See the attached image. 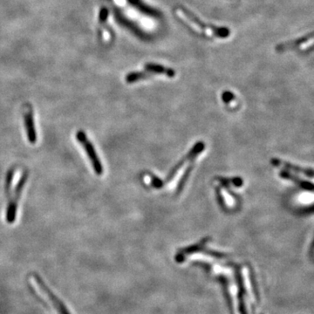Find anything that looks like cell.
I'll list each match as a JSON object with an SVG mask.
<instances>
[{
	"instance_id": "obj_1",
	"label": "cell",
	"mask_w": 314,
	"mask_h": 314,
	"mask_svg": "<svg viewBox=\"0 0 314 314\" xmlns=\"http://www.w3.org/2000/svg\"><path fill=\"white\" fill-rule=\"evenodd\" d=\"M175 16L181 19L182 21L191 26L193 30L200 34H204V36L210 38H225L229 37L230 31L227 27L213 26L209 25L202 21L195 14L191 13L190 10L183 7L177 6L174 8Z\"/></svg>"
},
{
	"instance_id": "obj_2",
	"label": "cell",
	"mask_w": 314,
	"mask_h": 314,
	"mask_svg": "<svg viewBox=\"0 0 314 314\" xmlns=\"http://www.w3.org/2000/svg\"><path fill=\"white\" fill-rule=\"evenodd\" d=\"M30 283L32 286L37 293L42 296L45 299L51 304L59 314H70L68 308L60 301V298L55 296L50 289L47 287V284L36 274H33L30 277Z\"/></svg>"
},
{
	"instance_id": "obj_3",
	"label": "cell",
	"mask_w": 314,
	"mask_h": 314,
	"mask_svg": "<svg viewBox=\"0 0 314 314\" xmlns=\"http://www.w3.org/2000/svg\"><path fill=\"white\" fill-rule=\"evenodd\" d=\"M76 139L85 149L87 155L89 158L92 166L94 168V172L98 175H102L103 174V166H102L101 160L94 149V145L88 140L85 132L82 131V130L77 132Z\"/></svg>"
},
{
	"instance_id": "obj_4",
	"label": "cell",
	"mask_w": 314,
	"mask_h": 314,
	"mask_svg": "<svg viewBox=\"0 0 314 314\" xmlns=\"http://www.w3.org/2000/svg\"><path fill=\"white\" fill-rule=\"evenodd\" d=\"M314 45V34L311 33L302 38H297L293 41L282 43L276 47V51L278 52H284L292 51L297 49L306 50L308 48H312Z\"/></svg>"
},
{
	"instance_id": "obj_5",
	"label": "cell",
	"mask_w": 314,
	"mask_h": 314,
	"mask_svg": "<svg viewBox=\"0 0 314 314\" xmlns=\"http://www.w3.org/2000/svg\"><path fill=\"white\" fill-rule=\"evenodd\" d=\"M204 149H205V145H204V142L202 141H199L197 142L196 144L194 145V147L191 149V151L183 157V159L181 161H179L178 163L176 165L174 166V168L172 170H170V174L167 176V178L164 180V181H161L160 183V186L161 188L166 184V183H170V181L172 179L174 178V175L175 174L178 172V170L183 167L187 161H191L192 159L195 158V157H197L202 151H204Z\"/></svg>"
},
{
	"instance_id": "obj_6",
	"label": "cell",
	"mask_w": 314,
	"mask_h": 314,
	"mask_svg": "<svg viewBox=\"0 0 314 314\" xmlns=\"http://www.w3.org/2000/svg\"><path fill=\"white\" fill-rule=\"evenodd\" d=\"M24 122L26 128V135L29 142L32 144H35L37 141V132L34 124V114L33 110L29 109L26 111L24 115Z\"/></svg>"
},
{
	"instance_id": "obj_7",
	"label": "cell",
	"mask_w": 314,
	"mask_h": 314,
	"mask_svg": "<svg viewBox=\"0 0 314 314\" xmlns=\"http://www.w3.org/2000/svg\"><path fill=\"white\" fill-rule=\"evenodd\" d=\"M271 162L274 166H277V167L282 166V167H284V169H286V170H293V171L297 172V173H302V174H304L305 175L309 176L311 178L314 176V170H312V169H304V168L298 167V166L293 165V164H291L289 162L283 161L280 159H277V158L272 159Z\"/></svg>"
},
{
	"instance_id": "obj_8",
	"label": "cell",
	"mask_w": 314,
	"mask_h": 314,
	"mask_svg": "<svg viewBox=\"0 0 314 314\" xmlns=\"http://www.w3.org/2000/svg\"><path fill=\"white\" fill-rule=\"evenodd\" d=\"M144 71L154 74H164L170 78H174L175 76V71L172 68H165L161 65L157 64H146L144 67Z\"/></svg>"
},
{
	"instance_id": "obj_9",
	"label": "cell",
	"mask_w": 314,
	"mask_h": 314,
	"mask_svg": "<svg viewBox=\"0 0 314 314\" xmlns=\"http://www.w3.org/2000/svg\"><path fill=\"white\" fill-rule=\"evenodd\" d=\"M279 176H280L281 178L293 181V183H296V184L298 185L299 187H301L302 189H304V190H306V191H314V184H313V183H309V182H306L305 180H302V179L299 178V177H297L296 175L291 174V173L288 172V171L282 170L280 173H279Z\"/></svg>"
},
{
	"instance_id": "obj_10",
	"label": "cell",
	"mask_w": 314,
	"mask_h": 314,
	"mask_svg": "<svg viewBox=\"0 0 314 314\" xmlns=\"http://www.w3.org/2000/svg\"><path fill=\"white\" fill-rule=\"evenodd\" d=\"M17 209V202L13 199L10 200L8 206L6 209V215H5V220L8 224H13V222L16 220Z\"/></svg>"
},
{
	"instance_id": "obj_11",
	"label": "cell",
	"mask_w": 314,
	"mask_h": 314,
	"mask_svg": "<svg viewBox=\"0 0 314 314\" xmlns=\"http://www.w3.org/2000/svg\"><path fill=\"white\" fill-rule=\"evenodd\" d=\"M152 76L151 73L143 71V72H133L128 73L126 76V81L127 83H134L136 81H141V80H145L147 78Z\"/></svg>"
},
{
	"instance_id": "obj_12",
	"label": "cell",
	"mask_w": 314,
	"mask_h": 314,
	"mask_svg": "<svg viewBox=\"0 0 314 314\" xmlns=\"http://www.w3.org/2000/svg\"><path fill=\"white\" fill-rule=\"evenodd\" d=\"M192 168H193V165H191L189 168H188L187 170L185 171V173L183 174V177L180 180L179 182L178 186H177V191H176V194H179L181 191H183V186L184 184L187 182L188 178L190 176V174H191V171L192 170Z\"/></svg>"
},
{
	"instance_id": "obj_13",
	"label": "cell",
	"mask_w": 314,
	"mask_h": 314,
	"mask_svg": "<svg viewBox=\"0 0 314 314\" xmlns=\"http://www.w3.org/2000/svg\"><path fill=\"white\" fill-rule=\"evenodd\" d=\"M14 169H11L6 174V178H5V192L9 194L12 183H13V175H14Z\"/></svg>"
},
{
	"instance_id": "obj_14",
	"label": "cell",
	"mask_w": 314,
	"mask_h": 314,
	"mask_svg": "<svg viewBox=\"0 0 314 314\" xmlns=\"http://www.w3.org/2000/svg\"><path fill=\"white\" fill-rule=\"evenodd\" d=\"M108 17V11L106 8H102L100 12V15H99V20L103 23L106 22V18Z\"/></svg>"
}]
</instances>
